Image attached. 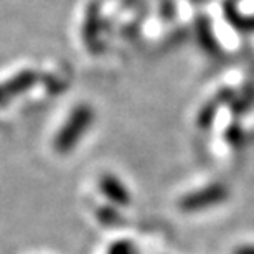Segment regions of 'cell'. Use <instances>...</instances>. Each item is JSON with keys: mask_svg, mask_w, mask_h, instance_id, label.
I'll return each instance as SVG.
<instances>
[{"mask_svg": "<svg viewBox=\"0 0 254 254\" xmlns=\"http://www.w3.org/2000/svg\"><path fill=\"white\" fill-rule=\"evenodd\" d=\"M93 118L94 114L89 106L83 104L74 108L66 124L60 129L57 139H55V150L58 154H68V152L73 150L74 145L81 140V137L93 123Z\"/></svg>", "mask_w": 254, "mask_h": 254, "instance_id": "1", "label": "cell"}, {"mask_svg": "<svg viewBox=\"0 0 254 254\" xmlns=\"http://www.w3.org/2000/svg\"><path fill=\"white\" fill-rule=\"evenodd\" d=\"M226 198H228L226 187L215 184V185L205 187V189H201V190L189 193L187 196L182 198L180 208L187 213L200 211V210H206V208H210V206L220 205Z\"/></svg>", "mask_w": 254, "mask_h": 254, "instance_id": "2", "label": "cell"}, {"mask_svg": "<svg viewBox=\"0 0 254 254\" xmlns=\"http://www.w3.org/2000/svg\"><path fill=\"white\" fill-rule=\"evenodd\" d=\"M38 76L32 69H25L22 73H18L13 78L7 79V83L0 84V104L7 103V101L13 99L15 96L25 93L30 88H33V84L37 83Z\"/></svg>", "mask_w": 254, "mask_h": 254, "instance_id": "3", "label": "cell"}, {"mask_svg": "<svg viewBox=\"0 0 254 254\" xmlns=\"http://www.w3.org/2000/svg\"><path fill=\"white\" fill-rule=\"evenodd\" d=\"M99 189L104 193L106 198L111 200L114 205L127 206L130 203V193L126 190V187L121 184V180L114 175H103L99 180Z\"/></svg>", "mask_w": 254, "mask_h": 254, "instance_id": "4", "label": "cell"}, {"mask_svg": "<svg viewBox=\"0 0 254 254\" xmlns=\"http://www.w3.org/2000/svg\"><path fill=\"white\" fill-rule=\"evenodd\" d=\"M108 254H139L137 246L129 240H121L111 245Z\"/></svg>", "mask_w": 254, "mask_h": 254, "instance_id": "5", "label": "cell"}, {"mask_svg": "<svg viewBox=\"0 0 254 254\" xmlns=\"http://www.w3.org/2000/svg\"><path fill=\"white\" fill-rule=\"evenodd\" d=\"M235 254H254V245L238 248V250H235Z\"/></svg>", "mask_w": 254, "mask_h": 254, "instance_id": "6", "label": "cell"}]
</instances>
